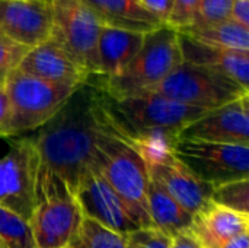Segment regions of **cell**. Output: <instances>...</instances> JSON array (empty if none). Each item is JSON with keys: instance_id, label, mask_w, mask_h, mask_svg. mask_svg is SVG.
<instances>
[{"instance_id": "obj_1", "label": "cell", "mask_w": 249, "mask_h": 248, "mask_svg": "<svg viewBox=\"0 0 249 248\" xmlns=\"http://www.w3.org/2000/svg\"><path fill=\"white\" fill-rule=\"evenodd\" d=\"M39 129L34 142L41 167L64 181L73 194L101 142L109 134L121 133L108 110L107 94L92 75Z\"/></svg>"}, {"instance_id": "obj_2", "label": "cell", "mask_w": 249, "mask_h": 248, "mask_svg": "<svg viewBox=\"0 0 249 248\" xmlns=\"http://www.w3.org/2000/svg\"><path fill=\"white\" fill-rule=\"evenodd\" d=\"M107 99L111 117L120 132L139 146H172L188 124L207 113L150 92L121 99L107 95Z\"/></svg>"}, {"instance_id": "obj_3", "label": "cell", "mask_w": 249, "mask_h": 248, "mask_svg": "<svg viewBox=\"0 0 249 248\" xmlns=\"http://www.w3.org/2000/svg\"><path fill=\"white\" fill-rule=\"evenodd\" d=\"M181 63L182 54L178 31L163 23L144 34L139 53L121 73L112 77L101 75H93V77L108 96L121 99L152 91Z\"/></svg>"}, {"instance_id": "obj_4", "label": "cell", "mask_w": 249, "mask_h": 248, "mask_svg": "<svg viewBox=\"0 0 249 248\" xmlns=\"http://www.w3.org/2000/svg\"><path fill=\"white\" fill-rule=\"evenodd\" d=\"M92 165L125 205L140 228H152L147 212L149 172L139 148L121 133L107 136Z\"/></svg>"}, {"instance_id": "obj_5", "label": "cell", "mask_w": 249, "mask_h": 248, "mask_svg": "<svg viewBox=\"0 0 249 248\" xmlns=\"http://www.w3.org/2000/svg\"><path fill=\"white\" fill-rule=\"evenodd\" d=\"M83 215L64 181L39 164L35 208L29 227L36 248H66L74 240Z\"/></svg>"}, {"instance_id": "obj_6", "label": "cell", "mask_w": 249, "mask_h": 248, "mask_svg": "<svg viewBox=\"0 0 249 248\" xmlns=\"http://www.w3.org/2000/svg\"><path fill=\"white\" fill-rule=\"evenodd\" d=\"M9 118L3 136H18L48 123L67 102L73 88L54 85L15 69L3 82Z\"/></svg>"}, {"instance_id": "obj_7", "label": "cell", "mask_w": 249, "mask_h": 248, "mask_svg": "<svg viewBox=\"0 0 249 248\" xmlns=\"http://www.w3.org/2000/svg\"><path fill=\"white\" fill-rule=\"evenodd\" d=\"M149 92L204 111L216 110L249 95V89L233 79L187 61H182Z\"/></svg>"}, {"instance_id": "obj_8", "label": "cell", "mask_w": 249, "mask_h": 248, "mask_svg": "<svg viewBox=\"0 0 249 248\" xmlns=\"http://www.w3.org/2000/svg\"><path fill=\"white\" fill-rule=\"evenodd\" d=\"M54 39L85 72L99 75L98 39L102 22L83 0H50Z\"/></svg>"}, {"instance_id": "obj_9", "label": "cell", "mask_w": 249, "mask_h": 248, "mask_svg": "<svg viewBox=\"0 0 249 248\" xmlns=\"http://www.w3.org/2000/svg\"><path fill=\"white\" fill-rule=\"evenodd\" d=\"M171 151L198 180L212 187L249 177V146L178 137Z\"/></svg>"}, {"instance_id": "obj_10", "label": "cell", "mask_w": 249, "mask_h": 248, "mask_svg": "<svg viewBox=\"0 0 249 248\" xmlns=\"http://www.w3.org/2000/svg\"><path fill=\"white\" fill-rule=\"evenodd\" d=\"M39 155L34 137L15 142L0 158V208L29 221L35 208V186Z\"/></svg>"}, {"instance_id": "obj_11", "label": "cell", "mask_w": 249, "mask_h": 248, "mask_svg": "<svg viewBox=\"0 0 249 248\" xmlns=\"http://www.w3.org/2000/svg\"><path fill=\"white\" fill-rule=\"evenodd\" d=\"M149 178L188 213H197L212 197L213 187L198 180L171 151V146H137Z\"/></svg>"}, {"instance_id": "obj_12", "label": "cell", "mask_w": 249, "mask_h": 248, "mask_svg": "<svg viewBox=\"0 0 249 248\" xmlns=\"http://www.w3.org/2000/svg\"><path fill=\"white\" fill-rule=\"evenodd\" d=\"M74 197L83 218L124 237L140 229L125 205L92 164L82 174Z\"/></svg>"}, {"instance_id": "obj_13", "label": "cell", "mask_w": 249, "mask_h": 248, "mask_svg": "<svg viewBox=\"0 0 249 248\" xmlns=\"http://www.w3.org/2000/svg\"><path fill=\"white\" fill-rule=\"evenodd\" d=\"M178 137L249 146V95L204 113L188 124Z\"/></svg>"}, {"instance_id": "obj_14", "label": "cell", "mask_w": 249, "mask_h": 248, "mask_svg": "<svg viewBox=\"0 0 249 248\" xmlns=\"http://www.w3.org/2000/svg\"><path fill=\"white\" fill-rule=\"evenodd\" d=\"M50 0H0V35L34 48L50 38Z\"/></svg>"}, {"instance_id": "obj_15", "label": "cell", "mask_w": 249, "mask_h": 248, "mask_svg": "<svg viewBox=\"0 0 249 248\" xmlns=\"http://www.w3.org/2000/svg\"><path fill=\"white\" fill-rule=\"evenodd\" d=\"M18 70L73 89L85 85L90 76L51 38L31 48L22 58Z\"/></svg>"}, {"instance_id": "obj_16", "label": "cell", "mask_w": 249, "mask_h": 248, "mask_svg": "<svg viewBox=\"0 0 249 248\" xmlns=\"http://www.w3.org/2000/svg\"><path fill=\"white\" fill-rule=\"evenodd\" d=\"M182 61L222 73L249 89V53L203 44L178 32Z\"/></svg>"}, {"instance_id": "obj_17", "label": "cell", "mask_w": 249, "mask_h": 248, "mask_svg": "<svg viewBox=\"0 0 249 248\" xmlns=\"http://www.w3.org/2000/svg\"><path fill=\"white\" fill-rule=\"evenodd\" d=\"M190 232L203 248H220L235 237L249 232V215L209 200L193 215Z\"/></svg>"}, {"instance_id": "obj_18", "label": "cell", "mask_w": 249, "mask_h": 248, "mask_svg": "<svg viewBox=\"0 0 249 248\" xmlns=\"http://www.w3.org/2000/svg\"><path fill=\"white\" fill-rule=\"evenodd\" d=\"M144 34L104 26L98 39L99 75L112 77L121 73L139 53Z\"/></svg>"}, {"instance_id": "obj_19", "label": "cell", "mask_w": 249, "mask_h": 248, "mask_svg": "<svg viewBox=\"0 0 249 248\" xmlns=\"http://www.w3.org/2000/svg\"><path fill=\"white\" fill-rule=\"evenodd\" d=\"M104 26L147 34L163 25L149 13L140 0H83Z\"/></svg>"}, {"instance_id": "obj_20", "label": "cell", "mask_w": 249, "mask_h": 248, "mask_svg": "<svg viewBox=\"0 0 249 248\" xmlns=\"http://www.w3.org/2000/svg\"><path fill=\"white\" fill-rule=\"evenodd\" d=\"M147 212L153 229L172 238L179 232L190 231L193 215L179 206L152 180L147 189Z\"/></svg>"}, {"instance_id": "obj_21", "label": "cell", "mask_w": 249, "mask_h": 248, "mask_svg": "<svg viewBox=\"0 0 249 248\" xmlns=\"http://www.w3.org/2000/svg\"><path fill=\"white\" fill-rule=\"evenodd\" d=\"M181 34L188 35L203 44L249 53V28L232 19L206 28L185 29L181 31Z\"/></svg>"}, {"instance_id": "obj_22", "label": "cell", "mask_w": 249, "mask_h": 248, "mask_svg": "<svg viewBox=\"0 0 249 248\" xmlns=\"http://www.w3.org/2000/svg\"><path fill=\"white\" fill-rule=\"evenodd\" d=\"M71 248H127V237L117 234L95 221L82 219Z\"/></svg>"}, {"instance_id": "obj_23", "label": "cell", "mask_w": 249, "mask_h": 248, "mask_svg": "<svg viewBox=\"0 0 249 248\" xmlns=\"http://www.w3.org/2000/svg\"><path fill=\"white\" fill-rule=\"evenodd\" d=\"M0 248H36L29 222L0 208Z\"/></svg>"}, {"instance_id": "obj_24", "label": "cell", "mask_w": 249, "mask_h": 248, "mask_svg": "<svg viewBox=\"0 0 249 248\" xmlns=\"http://www.w3.org/2000/svg\"><path fill=\"white\" fill-rule=\"evenodd\" d=\"M210 200L235 212L249 215V178L213 187Z\"/></svg>"}, {"instance_id": "obj_25", "label": "cell", "mask_w": 249, "mask_h": 248, "mask_svg": "<svg viewBox=\"0 0 249 248\" xmlns=\"http://www.w3.org/2000/svg\"><path fill=\"white\" fill-rule=\"evenodd\" d=\"M232 1L233 0H201L193 23L185 29L206 28L231 19Z\"/></svg>"}, {"instance_id": "obj_26", "label": "cell", "mask_w": 249, "mask_h": 248, "mask_svg": "<svg viewBox=\"0 0 249 248\" xmlns=\"http://www.w3.org/2000/svg\"><path fill=\"white\" fill-rule=\"evenodd\" d=\"M31 48H26L3 35H0V85L20 64L22 58Z\"/></svg>"}, {"instance_id": "obj_27", "label": "cell", "mask_w": 249, "mask_h": 248, "mask_svg": "<svg viewBox=\"0 0 249 248\" xmlns=\"http://www.w3.org/2000/svg\"><path fill=\"white\" fill-rule=\"evenodd\" d=\"M200 1L201 0H174L172 12L166 25L177 29L178 32L188 28L196 18Z\"/></svg>"}, {"instance_id": "obj_28", "label": "cell", "mask_w": 249, "mask_h": 248, "mask_svg": "<svg viewBox=\"0 0 249 248\" xmlns=\"http://www.w3.org/2000/svg\"><path fill=\"white\" fill-rule=\"evenodd\" d=\"M127 248H171V238L153 228H140L127 237Z\"/></svg>"}, {"instance_id": "obj_29", "label": "cell", "mask_w": 249, "mask_h": 248, "mask_svg": "<svg viewBox=\"0 0 249 248\" xmlns=\"http://www.w3.org/2000/svg\"><path fill=\"white\" fill-rule=\"evenodd\" d=\"M140 3L149 13H152L162 23L168 22L174 6V0H140Z\"/></svg>"}, {"instance_id": "obj_30", "label": "cell", "mask_w": 249, "mask_h": 248, "mask_svg": "<svg viewBox=\"0 0 249 248\" xmlns=\"http://www.w3.org/2000/svg\"><path fill=\"white\" fill-rule=\"evenodd\" d=\"M231 19L249 28V0H233Z\"/></svg>"}, {"instance_id": "obj_31", "label": "cell", "mask_w": 249, "mask_h": 248, "mask_svg": "<svg viewBox=\"0 0 249 248\" xmlns=\"http://www.w3.org/2000/svg\"><path fill=\"white\" fill-rule=\"evenodd\" d=\"M171 248H203L190 231H184L171 238Z\"/></svg>"}, {"instance_id": "obj_32", "label": "cell", "mask_w": 249, "mask_h": 248, "mask_svg": "<svg viewBox=\"0 0 249 248\" xmlns=\"http://www.w3.org/2000/svg\"><path fill=\"white\" fill-rule=\"evenodd\" d=\"M7 118H9V102H7L6 92H4L3 85H1L0 86V136H3Z\"/></svg>"}, {"instance_id": "obj_33", "label": "cell", "mask_w": 249, "mask_h": 248, "mask_svg": "<svg viewBox=\"0 0 249 248\" xmlns=\"http://www.w3.org/2000/svg\"><path fill=\"white\" fill-rule=\"evenodd\" d=\"M220 248H249V232H244Z\"/></svg>"}, {"instance_id": "obj_34", "label": "cell", "mask_w": 249, "mask_h": 248, "mask_svg": "<svg viewBox=\"0 0 249 248\" xmlns=\"http://www.w3.org/2000/svg\"><path fill=\"white\" fill-rule=\"evenodd\" d=\"M66 248H71V247H66Z\"/></svg>"}, {"instance_id": "obj_35", "label": "cell", "mask_w": 249, "mask_h": 248, "mask_svg": "<svg viewBox=\"0 0 249 248\" xmlns=\"http://www.w3.org/2000/svg\"><path fill=\"white\" fill-rule=\"evenodd\" d=\"M0 86H1V85H0Z\"/></svg>"}]
</instances>
